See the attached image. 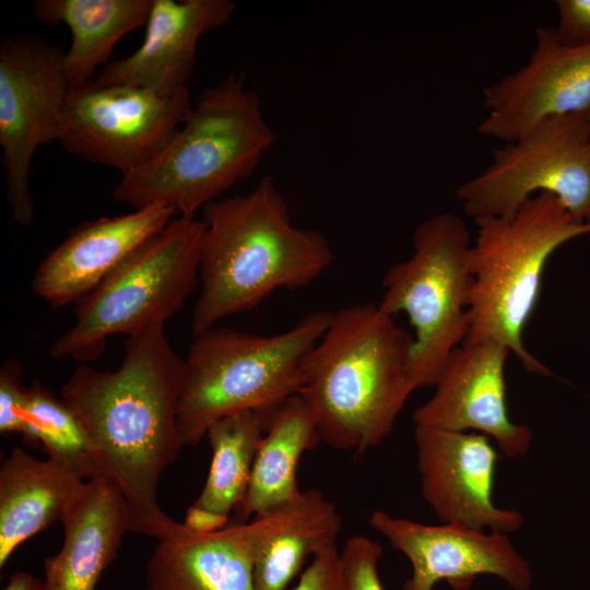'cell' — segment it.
<instances>
[{"label":"cell","instance_id":"obj_1","mask_svg":"<svg viewBox=\"0 0 590 590\" xmlns=\"http://www.w3.org/2000/svg\"><path fill=\"white\" fill-rule=\"evenodd\" d=\"M184 358L173 350L165 323L128 335L116 370L79 366L61 399L84 427L103 477L122 494L130 532L165 540L182 523L157 502L158 482L184 448L177 425Z\"/></svg>","mask_w":590,"mask_h":590},{"label":"cell","instance_id":"obj_2","mask_svg":"<svg viewBox=\"0 0 590 590\" xmlns=\"http://www.w3.org/2000/svg\"><path fill=\"white\" fill-rule=\"evenodd\" d=\"M201 221V290L191 319L194 335L224 317L256 308L278 288L310 284L333 261L321 232L293 224L271 176L246 194L206 204Z\"/></svg>","mask_w":590,"mask_h":590},{"label":"cell","instance_id":"obj_3","mask_svg":"<svg viewBox=\"0 0 590 590\" xmlns=\"http://www.w3.org/2000/svg\"><path fill=\"white\" fill-rule=\"evenodd\" d=\"M413 337L378 305L333 312L306 356L299 394L320 440L357 453L378 446L415 390L410 373Z\"/></svg>","mask_w":590,"mask_h":590},{"label":"cell","instance_id":"obj_4","mask_svg":"<svg viewBox=\"0 0 590 590\" xmlns=\"http://www.w3.org/2000/svg\"><path fill=\"white\" fill-rule=\"evenodd\" d=\"M275 134L260 97L232 72L205 88L168 146L144 167L121 176L113 192L135 210L151 205L194 217L232 186L250 177Z\"/></svg>","mask_w":590,"mask_h":590},{"label":"cell","instance_id":"obj_5","mask_svg":"<svg viewBox=\"0 0 590 590\" xmlns=\"http://www.w3.org/2000/svg\"><path fill=\"white\" fill-rule=\"evenodd\" d=\"M318 310L290 330L253 335L226 327L196 334L184 358L177 425L184 447L197 445L221 418L255 411L269 423L303 384V364L332 321Z\"/></svg>","mask_w":590,"mask_h":590},{"label":"cell","instance_id":"obj_6","mask_svg":"<svg viewBox=\"0 0 590 590\" xmlns=\"http://www.w3.org/2000/svg\"><path fill=\"white\" fill-rule=\"evenodd\" d=\"M473 283L464 342L494 340L507 346L531 374L553 376L524 346L523 330L542 288L551 255L565 243L590 234L552 194L539 193L510 217L475 221Z\"/></svg>","mask_w":590,"mask_h":590},{"label":"cell","instance_id":"obj_7","mask_svg":"<svg viewBox=\"0 0 590 590\" xmlns=\"http://www.w3.org/2000/svg\"><path fill=\"white\" fill-rule=\"evenodd\" d=\"M203 233L201 220L174 217L76 303L74 324L52 343L50 355L90 362L108 337L165 323L196 288Z\"/></svg>","mask_w":590,"mask_h":590},{"label":"cell","instance_id":"obj_8","mask_svg":"<svg viewBox=\"0 0 590 590\" xmlns=\"http://www.w3.org/2000/svg\"><path fill=\"white\" fill-rule=\"evenodd\" d=\"M471 248L460 217L433 215L416 227L411 257L385 274L378 307L392 317L406 314L414 329L410 373L415 389L435 386L451 353L467 339Z\"/></svg>","mask_w":590,"mask_h":590},{"label":"cell","instance_id":"obj_9","mask_svg":"<svg viewBox=\"0 0 590 590\" xmlns=\"http://www.w3.org/2000/svg\"><path fill=\"white\" fill-rule=\"evenodd\" d=\"M539 193L554 196L575 220L590 224V121L586 114L542 120L494 150L492 163L456 190L474 221L510 217Z\"/></svg>","mask_w":590,"mask_h":590},{"label":"cell","instance_id":"obj_10","mask_svg":"<svg viewBox=\"0 0 590 590\" xmlns=\"http://www.w3.org/2000/svg\"><path fill=\"white\" fill-rule=\"evenodd\" d=\"M191 109L188 88L161 95L140 86L91 82L70 87L58 142L69 153L125 176L155 160Z\"/></svg>","mask_w":590,"mask_h":590},{"label":"cell","instance_id":"obj_11","mask_svg":"<svg viewBox=\"0 0 590 590\" xmlns=\"http://www.w3.org/2000/svg\"><path fill=\"white\" fill-rule=\"evenodd\" d=\"M64 51L25 34L0 44V145L8 201L17 225L34 222L28 189L33 155L38 146L59 139L70 92Z\"/></svg>","mask_w":590,"mask_h":590},{"label":"cell","instance_id":"obj_12","mask_svg":"<svg viewBox=\"0 0 590 590\" xmlns=\"http://www.w3.org/2000/svg\"><path fill=\"white\" fill-rule=\"evenodd\" d=\"M485 137L512 142L542 120L590 109V44L566 46L553 26L535 31L528 62L482 90Z\"/></svg>","mask_w":590,"mask_h":590},{"label":"cell","instance_id":"obj_13","mask_svg":"<svg viewBox=\"0 0 590 590\" xmlns=\"http://www.w3.org/2000/svg\"><path fill=\"white\" fill-rule=\"evenodd\" d=\"M369 524L410 560L413 573L404 590H433L444 579L455 589H464L483 574L515 590L532 585L530 565L508 534L459 523L426 524L384 510L374 511Z\"/></svg>","mask_w":590,"mask_h":590},{"label":"cell","instance_id":"obj_14","mask_svg":"<svg viewBox=\"0 0 590 590\" xmlns=\"http://www.w3.org/2000/svg\"><path fill=\"white\" fill-rule=\"evenodd\" d=\"M414 441L422 496L441 522L505 534L523 524L520 511L493 502L498 453L488 437L415 426Z\"/></svg>","mask_w":590,"mask_h":590},{"label":"cell","instance_id":"obj_15","mask_svg":"<svg viewBox=\"0 0 590 590\" xmlns=\"http://www.w3.org/2000/svg\"><path fill=\"white\" fill-rule=\"evenodd\" d=\"M510 353L494 340L463 342L449 356L433 396L414 411L415 426L476 430L506 457L524 455L533 432L508 413L505 367Z\"/></svg>","mask_w":590,"mask_h":590},{"label":"cell","instance_id":"obj_16","mask_svg":"<svg viewBox=\"0 0 590 590\" xmlns=\"http://www.w3.org/2000/svg\"><path fill=\"white\" fill-rule=\"evenodd\" d=\"M234 12L229 0H153L141 46L104 66L92 82L140 86L161 95L188 88L199 39L226 25Z\"/></svg>","mask_w":590,"mask_h":590},{"label":"cell","instance_id":"obj_17","mask_svg":"<svg viewBox=\"0 0 590 590\" xmlns=\"http://www.w3.org/2000/svg\"><path fill=\"white\" fill-rule=\"evenodd\" d=\"M175 215L151 205L80 224L39 263L33 292L54 308L76 304Z\"/></svg>","mask_w":590,"mask_h":590},{"label":"cell","instance_id":"obj_18","mask_svg":"<svg viewBox=\"0 0 590 590\" xmlns=\"http://www.w3.org/2000/svg\"><path fill=\"white\" fill-rule=\"evenodd\" d=\"M63 542L44 562L45 590H96L130 532L127 504L106 477L87 480L61 520Z\"/></svg>","mask_w":590,"mask_h":590},{"label":"cell","instance_id":"obj_19","mask_svg":"<svg viewBox=\"0 0 590 590\" xmlns=\"http://www.w3.org/2000/svg\"><path fill=\"white\" fill-rule=\"evenodd\" d=\"M255 520L198 533L184 528L158 541L146 562L145 590H255Z\"/></svg>","mask_w":590,"mask_h":590},{"label":"cell","instance_id":"obj_20","mask_svg":"<svg viewBox=\"0 0 590 590\" xmlns=\"http://www.w3.org/2000/svg\"><path fill=\"white\" fill-rule=\"evenodd\" d=\"M85 481L60 461L11 450L0 468V568L22 543L61 522Z\"/></svg>","mask_w":590,"mask_h":590},{"label":"cell","instance_id":"obj_21","mask_svg":"<svg viewBox=\"0 0 590 590\" xmlns=\"http://www.w3.org/2000/svg\"><path fill=\"white\" fill-rule=\"evenodd\" d=\"M253 520L255 590H284L309 556L335 545L342 527L334 504L316 488Z\"/></svg>","mask_w":590,"mask_h":590},{"label":"cell","instance_id":"obj_22","mask_svg":"<svg viewBox=\"0 0 590 590\" xmlns=\"http://www.w3.org/2000/svg\"><path fill=\"white\" fill-rule=\"evenodd\" d=\"M153 0H37L34 16L50 25L64 24L71 45L63 56L70 87L91 83L107 64L115 45L144 25Z\"/></svg>","mask_w":590,"mask_h":590},{"label":"cell","instance_id":"obj_23","mask_svg":"<svg viewBox=\"0 0 590 590\" xmlns=\"http://www.w3.org/2000/svg\"><path fill=\"white\" fill-rule=\"evenodd\" d=\"M320 441L314 415L296 393L273 414L260 441L246 496L243 519L280 508L299 496L296 469L302 455Z\"/></svg>","mask_w":590,"mask_h":590},{"label":"cell","instance_id":"obj_24","mask_svg":"<svg viewBox=\"0 0 590 590\" xmlns=\"http://www.w3.org/2000/svg\"><path fill=\"white\" fill-rule=\"evenodd\" d=\"M269 422L255 411L231 414L212 424L206 436L212 459L194 506L228 517L248 489L256 455Z\"/></svg>","mask_w":590,"mask_h":590},{"label":"cell","instance_id":"obj_25","mask_svg":"<svg viewBox=\"0 0 590 590\" xmlns=\"http://www.w3.org/2000/svg\"><path fill=\"white\" fill-rule=\"evenodd\" d=\"M22 437L26 445L40 446L47 458L70 465L86 481L103 477L94 447L78 417L38 381L28 387Z\"/></svg>","mask_w":590,"mask_h":590},{"label":"cell","instance_id":"obj_26","mask_svg":"<svg viewBox=\"0 0 590 590\" xmlns=\"http://www.w3.org/2000/svg\"><path fill=\"white\" fill-rule=\"evenodd\" d=\"M382 548L363 535L350 538L339 553L340 590H385L378 575Z\"/></svg>","mask_w":590,"mask_h":590},{"label":"cell","instance_id":"obj_27","mask_svg":"<svg viewBox=\"0 0 590 590\" xmlns=\"http://www.w3.org/2000/svg\"><path fill=\"white\" fill-rule=\"evenodd\" d=\"M19 362L8 359L0 369V433L22 435L27 408L28 388L21 380Z\"/></svg>","mask_w":590,"mask_h":590},{"label":"cell","instance_id":"obj_28","mask_svg":"<svg viewBox=\"0 0 590 590\" xmlns=\"http://www.w3.org/2000/svg\"><path fill=\"white\" fill-rule=\"evenodd\" d=\"M555 7L557 39L566 46L590 44V0H556Z\"/></svg>","mask_w":590,"mask_h":590},{"label":"cell","instance_id":"obj_29","mask_svg":"<svg viewBox=\"0 0 590 590\" xmlns=\"http://www.w3.org/2000/svg\"><path fill=\"white\" fill-rule=\"evenodd\" d=\"M339 553L337 545L317 553L293 590H340Z\"/></svg>","mask_w":590,"mask_h":590},{"label":"cell","instance_id":"obj_30","mask_svg":"<svg viewBox=\"0 0 590 590\" xmlns=\"http://www.w3.org/2000/svg\"><path fill=\"white\" fill-rule=\"evenodd\" d=\"M228 517L211 512L194 505L187 510L182 524L198 533H211L227 526Z\"/></svg>","mask_w":590,"mask_h":590},{"label":"cell","instance_id":"obj_31","mask_svg":"<svg viewBox=\"0 0 590 590\" xmlns=\"http://www.w3.org/2000/svg\"><path fill=\"white\" fill-rule=\"evenodd\" d=\"M2 590H45L44 581L27 571L13 573Z\"/></svg>","mask_w":590,"mask_h":590},{"label":"cell","instance_id":"obj_32","mask_svg":"<svg viewBox=\"0 0 590 590\" xmlns=\"http://www.w3.org/2000/svg\"><path fill=\"white\" fill-rule=\"evenodd\" d=\"M586 115L588 117V120L590 121V109L588 110V113Z\"/></svg>","mask_w":590,"mask_h":590}]
</instances>
